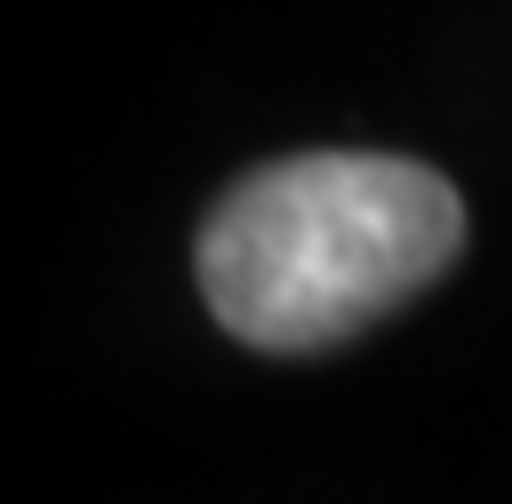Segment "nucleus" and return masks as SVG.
<instances>
[{"mask_svg": "<svg viewBox=\"0 0 512 504\" xmlns=\"http://www.w3.org/2000/svg\"><path fill=\"white\" fill-rule=\"evenodd\" d=\"M464 248V200L408 152H296L240 176L200 224V296L248 352H328Z\"/></svg>", "mask_w": 512, "mask_h": 504, "instance_id": "1", "label": "nucleus"}]
</instances>
